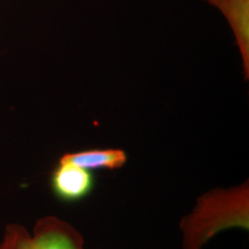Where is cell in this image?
Wrapping results in <instances>:
<instances>
[{
    "label": "cell",
    "instance_id": "1",
    "mask_svg": "<svg viewBox=\"0 0 249 249\" xmlns=\"http://www.w3.org/2000/svg\"><path fill=\"white\" fill-rule=\"evenodd\" d=\"M227 230L249 231V180L214 187L197 196L192 210L179 222L182 249H204Z\"/></svg>",
    "mask_w": 249,
    "mask_h": 249
},
{
    "label": "cell",
    "instance_id": "2",
    "mask_svg": "<svg viewBox=\"0 0 249 249\" xmlns=\"http://www.w3.org/2000/svg\"><path fill=\"white\" fill-rule=\"evenodd\" d=\"M0 249H86V240L73 224L48 214L36 220L31 232L21 224H7Z\"/></svg>",
    "mask_w": 249,
    "mask_h": 249
},
{
    "label": "cell",
    "instance_id": "3",
    "mask_svg": "<svg viewBox=\"0 0 249 249\" xmlns=\"http://www.w3.org/2000/svg\"><path fill=\"white\" fill-rule=\"evenodd\" d=\"M96 179L91 171L74 164L59 161L50 176V188L59 201L76 203L91 194Z\"/></svg>",
    "mask_w": 249,
    "mask_h": 249
},
{
    "label": "cell",
    "instance_id": "4",
    "mask_svg": "<svg viewBox=\"0 0 249 249\" xmlns=\"http://www.w3.org/2000/svg\"><path fill=\"white\" fill-rule=\"evenodd\" d=\"M217 8L231 28L241 59L242 75L249 79V0H202Z\"/></svg>",
    "mask_w": 249,
    "mask_h": 249
},
{
    "label": "cell",
    "instance_id": "5",
    "mask_svg": "<svg viewBox=\"0 0 249 249\" xmlns=\"http://www.w3.org/2000/svg\"><path fill=\"white\" fill-rule=\"evenodd\" d=\"M58 160L74 164L91 172L95 170L116 171L127 164L128 155L121 148H95L65 152Z\"/></svg>",
    "mask_w": 249,
    "mask_h": 249
}]
</instances>
